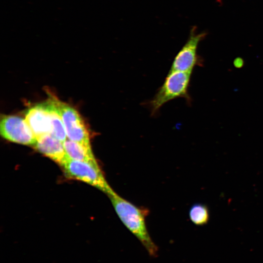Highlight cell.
<instances>
[{"mask_svg":"<svg viewBox=\"0 0 263 263\" xmlns=\"http://www.w3.org/2000/svg\"><path fill=\"white\" fill-rule=\"evenodd\" d=\"M60 166L67 178L84 182L107 195L113 190L106 181L97 162L76 161L67 156Z\"/></svg>","mask_w":263,"mask_h":263,"instance_id":"cell-3","label":"cell"},{"mask_svg":"<svg viewBox=\"0 0 263 263\" xmlns=\"http://www.w3.org/2000/svg\"><path fill=\"white\" fill-rule=\"evenodd\" d=\"M191 72L169 71L163 84L148 103L151 113L156 115L168 102L177 98H184L190 102L188 89Z\"/></svg>","mask_w":263,"mask_h":263,"instance_id":"cell-2","label":"cell"},{"mask_svg":"<svg viewBox=\"0 0 263 263\" xmlns=\"http://www.w3.org/2000/svg\"><path fill=\"white\" fill-rule=\"evenodd\" d=\"M68 157L73 160L88 162H96L91 147L83 146L68 138L63 142Z\"/></svg>","mask_w":263,"mask_h":263,"instance_id":"cell-10","label":"cell"},{"mask_svg":"<svg viewBox=\"0 0 263 263\" xmlns=\"http://www.w3.org/2000/svg\"><path fill=\"white\" fill-rule=\"evenodd\" d=\"M206 36V33H198L196 27H192L188 40L175 56L169 71L192 73L193 68L199 62L197 47Z\"/></svg>","mask_w":263,"mask_h":263,"instance_id":"cell-6","label":"cell"},{"mask_svg":"<svg viewBox=\"0 0 263 263\" xmlns=\"http://www.w3.org/2000/svg\"><path fill=\"white\" fill-rule=\"evenodd\" d=\"M108 195L122 222L139 240L149 255L156 257L158 247L152 240L146 225L148 210L136 207L113 190Z\"/></svg>","mask_w":263,"mask_h":263,"instance_id":"cell-1","label":"cell"},{"mask_svg":"<svg viewBox=\"0 0 263 263\" xmlns=\"http://www.w3.org/2000/svg\"><path fill=\"white\" fill-rule=\"evenodd\" d=\"M34 147L39 152L54 160L59 165L66 159L63 142L51 134H46L38 138Z\"/></svg>","mask_w":263,"mask_h":263,"instance_id":"cell-8","label":"cell"},{"mask_svg":"<svg viewBox=\"0 0 263 263\" xmlns=\"http://www.w3.org/2000/svg\"><path fill=\"white\" fill-rule=\"evenodd\" d=\"M0 133L4 139L22 145L34 147L37 141L25 119L19 116L3 115L1 116Z\"/></svg>","mask_w":263,"mask_h":263,"instance_id":"cell-4","label":"cell"},{"mask_svg":"<svg viewBox=\"0 0 263 263\" xmlns=\"http://www.w3.org/2000/svg\"><path fill=\"white\" fill-rule=\"evenodd\" d=\"M188 214L191 221L197 225H205L209 220L208 209L206 205L201 203L193 205L189 210Z\"/></svg>","mask_w":263,"mask_h":263,"instance_id":"cell-11","label":"cell"},{"mask_svg":"<svg viewBox=\"0 0 263 263\" xmlns=\"http://www.w3.org/2000/svg\"><path fill=\"white\" fill-rule=\"evenodd\" d=\"M57 104L67 138L91 147L90 132L78 112L69 105L58 99Z\"/></svg>","mask_w":263,"mask_h":263,"instance_id":"cell-5","label":"cell"},{"mask_svg":"<svg viewBox=\"0 0 263 263\" xmlns=\"http://www.w3.org/2000/svg\"><path fill=\"white\" fill-rule=\"evenodd\" d=\"M49 115L52 127L51 135L62 142L67 138L60 112L57 104V99L51 97L44 102Z\"/></svg>","mask_w":263,"mask_h":263,"instance_id":"cell-9","label":"cell"},{"mask_svg":"<svg viewBox=\"0 0 263 263\" xmlns=\"http://www.w3.org/2000/svg\"><path fill=\"white\" fill-rule=\"evenodd\" d=\"M25 119L37 139L51 134V121L44 102L28 109L25 113Z\"/></svg>","mask_w":263,"mask_h":263,"instance_id":"cell-7","label":"cell"}]
</instances>
